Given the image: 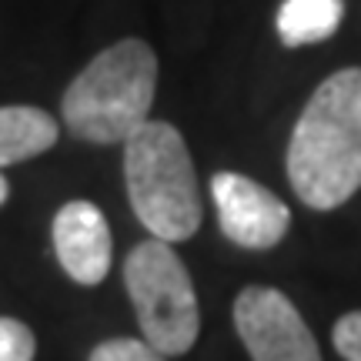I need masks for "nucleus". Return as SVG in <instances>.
<instances>
[{"mask_svg":"<svg viewBox=\"0 0 361 361\" xmlns=\"http://www.w3.org/2000/svg\"><path fill=\"white\" fill-rule=\"evenodd\" d=\"M87 361H164V355L137 338H111L90 351Z\"/></svg>","mask_w":361,"mask_h":361,"instance_id":"11","label":"nucleus"},{"mask_svg":"<svg viewBox=\"0 0 361 361\" xmlns=\"http://www.w3.org/2000/svg\"><path fill=\"white\" fill-rule=\"evenodd\" d=\"M211 194L218 204L221 234L238 247L268 251L291 228V211L281 197L238 171H218L211 178Z\"/></svg>","mask_w":361,"mask_h":361,"instance_id":"6","label":"nucleus"},{"mask_svg":"<svg viewBox=\"0 0 361 361\" xmlns=\"http://www.w3.org/2000/svg\"><path fill=\"white\" fill-rule=\"evenodd\" d=\"M157 94V54L137 37L101 51L67 84L61 114L67 130L87 144H124L151 121Z\"/></svg>","mask_w":361,"mask_h":361,"instance_id":"2","label":"nucleus"},{"mask_svg":"<svg viewBox=\"0 0 361 361\" xmlns=\"http://www.w3.org/2000/svg\"><path fill=\"white\" fill-rule=\"evenodd\" d=\"M288 180L314 211L361 191V67L335 71L308 97L288 141Z\"/></svg>","mask_w":361,"mask_h":361,"instance_id":"1","label":"nucleus"},{"mask_svg":"<svg viewBox=\"0 0 361 361\" xmlns=\"http://www.w3.org/2000/svg\"><path fill=\"white\" fill-rule=\"evenodd\" d=\"M61 137V128L47 111L30 104L0 107V171L7 164H20L51 151Z\"/></svg>","mask_w":361,"mask_h":361,"instance_id":"8","label":"nucleus"},{"mask_svg":"<svg viewBox=\"0 0 361 361\" xmlns=\"http://www.w3.org/2000/svg\"><path fill=\"white\" fill-rule=\"evenodd\" d=\"M234 328L251 361H322L301 311L278 288L251 284L234 298Z\"/></svg>","mask_w":361,"mask_h":361,"instance_id":"5","label":"nucleus"},{"mask_svg":"<svg viewBox=\"0 0 361 361\" xmlns=\"http://www.w3.org/2000/svg\"><path fill=\"white\" fill-rule=\"evenodd\" d=\"M124 180L130 207L157 241H188L197 234L204 207L191 151L168 121H147L124 141Z\"/></svg>","mask_w":361,"mask_h":361,"instance_id":"3","label":"nucleus"},{"mask_svg":"<svg viewBox=\"0 0 361 361\" xmlns=\"http://www.w3.org/2000/svg\"><path fill=\"white\" fill-rule=\"evenodd\" d=\"M331 341L345 361H361V311H348L338 318Z\"/></svg>","mask_w":361,"mask_h":361,"instance_id":"12","label":"nucleus"},{"mask_svg":"<svg viewBox=\"0 0 361 361\" xmlns=\"http://www.w3.org/2000/svg\"><path fill=\"white\" fill-rule=\"evenodd\" d=\"M341 20L345 0H284L274 27L284 47H308L335 37Z\"/></svg>","mask_w":361,"mask_h":361,"instance_id":"9","label":"nucleus"},{"mask_svg":"<svg viewBox=\"0 0 361 361\" xmlns=\"http://www.w3.org/2000/svg\"><path fill=\"white\" fill-rule=\"evenodd\" d=\"M124 288L137 311L144 341L154 351L188 355L201 331L191 274L168 241H141L124 261Z\"/></svg>","mask_w":361,"mask_h":361,"instance_id":"4","label":"nucleus"},{"mask_svg":"<svg viewBox=\"0 0 361 361\" xmlns=\"http://www.w3.org/2000/svg\"><path fill=\"white\" fill-rule=\"evenodd\" d=\"M54 255L78 284H101L111 271V224L90 201H67L51 228Z\"/></svg>","mask_w":361,"mask_h":361,"instance_id":"7","label":"nucleus"},{"mask_svg":"<svg viewBox=\"0 0 361 361\" xmlns=\"http://www.w3.org/2000/svg\"><path fill=\"white\" fill-rule=\"evenodd\" d=\"M37 338L17 318H0V361H34Z\"/></svg>","mask_w":361,"mask_h":361,"instance_id":"10","label":"nucleus"},{"mask_svg":"<svg viewBox=\"0 0 361 361\" xmlns=\"http://www.w3.org/2000/svg\"><path fill=\"white\" fill-rule=\"evenodd\" d=\"M7 197H11V184H7V178H4V174H0V204H4Z\"/></svg>","mask_w":361,"mask_h":361,"instance_id":"13","label":"nucleus"}]
</instances>
